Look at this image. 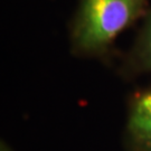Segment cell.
Returning <instances> with one entry per match:
<instances>
[{"label": "cell", "instance_id": "obj_4", "mask_svg": "<svg viewBox=\"0 0 151 151\" xmlns=\"http://www.w3.org/2000/svg\"><path fill=\"white\" fill-rule=\"evenodd\" d=\"M131 142L134 151H151V138L132 139Z\"/></svg>", "mask_w": 151, "mask_h": 151}, {"label": "cell", "instance_id": "obj_1", "mask_svg": "<svg viewBox=\"0 0 151 151\" xmlns=\"http://www.w3.org/2000/svg\"><path fill=\"white\" fill-rule=\"evenodd\" d=\"M147 0H81L73 30L76 53H103L113 40L141 16Z\"/></svg>", "mask_w": 151, "mask_h": 151}, {"label": "cell", "instance_id": "obj_2", "mask_svg": "<svg viewBox=\"0 0 151 151\" xmlns=\"http://www.w3.org/2000/svg\"><path fill=\"white\" fill-rule=\"evenodd\" d=\"M128 132L131 139L151 138V91L138 94L130 106Z\"/></svg>", "mask_w": 151, "mask_h": 151}, {"label": "cell", "instance_id": "obj_3", "mask_svg": "<svg viewBox=\"0 0 151 151\" xmlns=\"http://www.w3.org/2000/svg\"><path fill=\"white\" fill-rule=\"evenodd\" d=\"M132 57L139 70L151 72V14L142 28Z\"/></svg>", "mask_w": 151, "mask_h": 151}, {"label": "cell", "instance_id": "obj_5", "mask_svg": "<svg viewBox=\"0 0 151 151\" xmlns=\"http://www.w3.org/2000/svg\"><path fill=\"white\" fill-rule=\"evenodd\" d=\"M0 151H14L11 149V147L5 142V141H1V143H0Z\"/></svg>", "mask_w": 151, "mask_h": 151}]
</instances>
